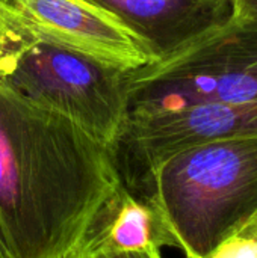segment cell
Listing matches in <instances>:
<instances>
[{
  "label": "cell",
  "mask_w": 257,
  "mask_h": 258,
  "mask_svg": "<svg viewBox=\"0 0 257 258\" xmlns=\"http://www.w3.org/2000/svg\"><path fill=\"white\" fill-rule=\"evenodd\" d=\"M0 258H3V251H2V245H0Z\"/></svg>",
  "instance_id": "4fadbf2b"
},
{
  "label": "cell",
  "mask_w": 257,
  "mask_h": 258,
  "mask_svg": "<svg viewBox=\"0 0 257 258\" xmlns=\"http://www.w3.org/2000/svg\"><path fill=\"white\" fill-rule=\"evenodd\" d=\"M76 258H88V257H76Z\"/></svg>",
  "instance_id": "5bb4252c"
},
{
  "label": "cell",
  "mask_w": 257,
  "mask_h": 258,
  "mask_svg": "<svg viewBox=\"0 0 257 258\" xmlns=\"http://www.w3.org/2000/svg\"><path fill=\"white\" fill-rule=\"evenodd\" d=\"M121 184L112 147L0 88L3 258H76Z\"/></svg>",
  "instance_id": "6da1fadb"
},
{
  "label": "cell",
  "mask_w": 257,
  "mask_h": 258,
  "mask_svg": "<svg viewBox=\"0 0 257 258\" xmlns=\"http://www.w3.org/2000/svg\"><path fill=\"white\" fill-rule=\"evenodd\" d=\"M126 73L38 41L20 27L0 51L2 89L67 116L112 148L129 116Z\"/></svg>",
  "instance_id": "3957f363"
},
{
  "label": "cell",
  "mask_w": 257,
  "mask_h": 258,
  "mask_svg": "<svg viewBox=\"0 0 257 258\" xmlns=\"http://www.w3.org/2000/svg\"><path fill=\"white\" fill-rule=\"evenodd\" d=\"M129 115L194 104H256L257 17L235 18L126 73Z\"/></svg>",
  "instance_id": "277c9868"
},
{
  "label": "cell",
  "mask_w": 257,
  "mask_h": 258,
  "mask_svg": "<svg viewBox=\"0 0 257 258\" xmlns=\"http://www.w3.org/2000/svg\"><path fill=\"white\" fill-rule=\"evenodd\" d=\"M164 246L177 248V243L158 203L121 184L101 212L77 257L153 252Z\"/></svg>",
  "instance_id": "ba28073f"
},
{
  "label": "cell",
  "mask_w": 257,
  "mask_h": 258,
  "mask_svg": "<svg viewBox=\"0 0 257 258\" xmlns=\"http://www.w3.org/2000/svg\"><path fill=\"white\" fill-rule=\"evenodd\" d=\"M257 136V103L194 104L129 115L114 151L123 184L148 195L151 174L174 154L217 139Z\"/></svg>",
  "instance_id": "5b68a950"
},
{
  "label": "cell",
  "mask_w": 257,
  "mask_h": 258,
  "mask_svg": "<svg viewBox=\"0 0 257 258\" xmlns=\"http://www.w3.org/2000/svg\"><path fill=\"white\" fill-rule=\"evenodd\" d=\"M148 195L185 257L211 258L257 212V136L174 154L151 174Z\"/></svg>",
  "instance_id": "7a4b0ae2"
},
{
  "label": "cell",
  "mask_w": 257,
  "mask_h": 258,
  "mask_svg": "<svg viewBox=\"0 0 257 258\" xmlns=\"http://www.w3.org/2000/svg\"><path fill=\"white\" fill-rule=\"evenodd\" d=\"M145 39L158 57L232 18L233 0H89Z\"/></svg>",
  "instance_id": "52a82bcc"
},
{
  "label": "cell",
  "mask_w": 257,
  "mask_h": 258,
  "mask_svg": "<svg viewBox=\"0 0 257 258\" xmlns=\"http://www.w3.org/2000/svg\"><path fill=\"white\" fill-rule=\"evenodd\" d=\"M242 227H245V228H248V230H251V231H254L257 233V212L242 225Z\"/></svg>",
  "instance_id": "7c38bea8"
},
{
  "label": "cell",
  "mask_w": 257,
  "mask_h": 258,
  "mask_svg": "<svg viewBox=\"0 0 257 258\" xmlns=\"http://www.w3.org/2000/svg\"><path fill=\"white\" fill-rule=\"evenodd\" d=\"M12 23L38 41L132 71L158 60L150 44L89 0H0Z\"/></svg>",
  "instance_id": "8992f818"
},
{
  "label": "cell",
  "mask_w": 257,
  "mask_h": 258,
  "mask_svg": "<svg viewBox=\"0 0 257 258\" xmlns=\"http://www.w3.org/2000/svg\"><path fill=\"white\" fill-rule=\"evenodd\" d=\"M95 258H162L161 251L153 252H124V254H108Z\"/></svg>",
  "instance_id": "8fae6325"
},
{
  "label": "cell",
  "mask_w": 257,
  "mask_h": 258,
  "mask_svg": "<svg viewBox=\"0 0 257 258\" xmlns=\"http://www.w3.org/2000/svg\"><path fill=\"white\" fill-rule=\"evenodd\" d=\"M18 27L12 23L11 17L8 15L3 3L0 2V51L5 48V45L14 38Z\"/></svg>",
  "instance_id": "9c48e42d"
},
{
  "label": "cell",
  "mask_w": 257,
  "mask_h": 258,
  "mask_svg": "<svg viewBox=\"0 0 257 258\" xmlns=\"http://www.w3.org/2000/svg\"><path fill=\"white\" fill-rule=\"evenodd\" d=\"M235 18H256L257 0H233V14Z\"/></svg>",
  "instance_id": "30bf717a"
}]
</instances>
